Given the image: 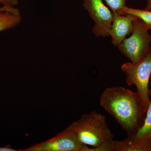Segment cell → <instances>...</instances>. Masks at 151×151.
Wrapping results in <instances>:
<instances>
[{
	"mask_svg": "<svg viewBox=\"0 0 151 151\" xmlns=\"http://www.w3.org/2000/svg\"><path fill=\"white\" fill-rule=\"evenodd\" d=\"M100 103L120 124L128 137L134 134L144 122L146 112L137 92L122 86L109 87L100 95Z\"/></svg>",
	"mask_w": 151,
	"mask_h": 151,
	"instance_id": "1",
	"label": "cell"
},
{
	"mask_svg": "<svg viewBox=\"0 0 151 151\" xmlns=\"http://www.w3.org/2000/svg\"><path fill=\"white\" fill-rule=\"evenodd\" d=\"M68 127L81 144L92 148L100 147L114 139L106 117L96 111L83 114Z\"/></svg>",
	"mask_w": 151,
	"mask_h": 151,
	"instance_id": "2",
	"label": "cell"
},
{
	"mask_svg": "<svg viewBox=\"0 0 151 151\" xmlns=\"http://www.w3.org/2000/svg\"><path fill=\"white\" fill-rule=\"evenodd\" d=\"M126 74V83L134 85L147 112L150 101L149 82L151 77V48L148 54L137 62H127L121 66Z\"/></svg>",
	"mask_w": 151,
	"mask_h": 151,
	"instance_id": "3",
	"label": "cell"
},
{
	"mask_svg": "<svg viewBox=\"0 0 151 151\" xmlns=\"http://www.w3.org/2000/svg\"><path fill=\"white\" fill-rule=\"evenodd\" d=\"M148 31L144 22L137 18L134 22L131 35L117 46L120 52L132 63L142 59L150 50L151 36Z\"/></svg>",
	"mask_w": 151,
	"mask_h": 151,
	"instance_id": "4",
	"label": "cell"
},
{
	"mask_svg": "<svg viewBox=\"0 0 151 151\" xmlns=\"http://www.w3.org/2000/svg\"><path fill=\"white\" fill-rule=\"evenodd\" d=\"M89 147L81 144L69 127L42 142L20 151H87Z\"/></svg>",
	"mask_w": 151,
	"mask_h": 151,
	"instance_id": "5",
	"label": "cell"
},
{
	"mask_svg": "<svg viewBox=\"0 0 151 151\" xmlns=\"http://www.w3.org/2000/svg\"><path fill=\"white\" fill-rule=\"evenodd\" d=\"M83 7L94 22L92 32L97 37L110 36L113 19V12L102 0H84Z\"/></svg>",
	"mask_w": 151,
	"mask_h": 151,
	"instance_id": "6",
	"label": "cell"
},
{
	"mask_svg": "<svg viewBox=\"0 0 151 151\" xmlns=\"http://www.w3.org/2000/svg\"><path fill=\"white\" fill-rule=\"evenodd\" d=\"M113 13L110 36L112 38L111 41L113 45L118 46L127 35L132 32L134 22L138 18L130 14L122 15L114 12Z\"/></svg>",
	"mask_w": 151,
	"mask_h": 151,
	"instance_id": "7",
	"label": "cell"
},
{
	"mask_svg": "<svg viewBox=\"0 0 151 151\" xmlns=\"http://www.w3.org/2000/svg\"><path fill=\"white\" fill-rule=\"evenodd\" d=\"M127 139L130 144L144 143L151 146V100L142 126L138 129L134 134Z\"/></svg>",
	"mask_w": 151,
	"mask_h": 151,
	"instance_id": "8",
	"label": "cell"
},
{
	"mask_svg": "<svg viewBox=\"0 0 151 151\" xmlns=\"http://www.w3.org/2000/svg\"><path fill=\"white\" fill-rule=\"evenodd\" d=\"M21 20V14L0 11V32L15 27Z\"/></svg>",
	"mask_w": 151,
	"mask_h": 151,
	"instance_id": "9",
	"label": "cell"
},
{
	"mask_svg": "<svg viewBox=\"0 0 151 151\" xmlns=\"http://www.w3.org/2000/svg\"><path fill=\"white\" fill-rule=\"evenodd\" d=\"M117 13L122 15H133L144 22L149 30L151 31V11L130 8L125 6Z\"/></svg>",
	"mask_w": 151,
	"mask_h": 151,
	"instance_id": "10",
	"label": "cell"
},
{
	"mask_svg": "<svg viewBox=\"0 0 151 151\" xmlns=\"http://www.w3.org/2000/svg\"><path fill=\"white\" fill-rule=\"evenodd\" d=\"M112 12H118L126 6V0H104Z\"/></svg>",
	"mask_w": 151,
	"mask_h": 151,
	"instance_id": "11",
	"label": "cell"
},
{
	"mask_svg": "<svg viewBox=\"0 0 151 151\" xmlns=\"http://www.w3.org/2000/svg\"><path fill=\"white\" fill-rule=\"evenodd\" d=\"M18 0H0V5L2 6L14 7L18 4Z\"/></svg>",
	"mask_w": 151,
	"mask_h": 151,
	"instance_id": "12",
	"label": "cell"
},
{
	"mask_svg": "<svg viewBox=\"0 0 151 151\" xmlns=\"http://www.w3.org/2000/svg\"><path fill=\"white\" fill-rule=\"evenodd\" d=\"M16 150L12 147L10 145H6L4 147H0V151H17Z\"/></svg>",
	"mask_w": 151,
	"mask_h": 151,
	"instance_id": "13",
	"label": "cell"
},
{
	"mask_svg": "<svg viewBox=\"0 0 151 151\" xmlns=\"http://www.w3.org/2000/svg\"><path fill=\"white\" fill-rule=\"evenodd\" d=\"M12 8L9 6H0V11H6V12H11Z\"/></svg>",
	"mask_w": 151,
	"mask_h": 151,
	"instance_id": "14",
	"label": "cell"
},
{
	"mask_svg": "<svg viewBox=\"0 0 151 151\" xmlns=\"http://www.w3.org/2000/svg\"><path fill=\"white\" fill-rule=\"evenodd\" d=\"M145 9L151 11V0H147V6Z\"/></svg>",
	"mask_w": 151,
	"mask_h": 151,
	"instance_id": "15",
	"label": "cell"
},
{
	"mask_svg": "<svg viewBox=\"0 0 151 151\" xmlns=\"http://www.w3.org/2000/svg\"><path fill=\"white\" fill-rule=\"evenodd\" d=\"M149 94H150V97H151V86L150 88H149Z\"/></svg>",
	"mask_w": 151,
	"mask_h": 151,
	"instance_id": "16",
	"label": "cell"
}]
</instances>
